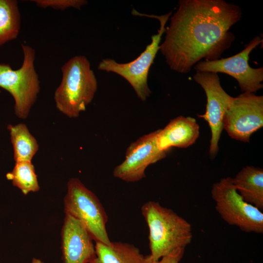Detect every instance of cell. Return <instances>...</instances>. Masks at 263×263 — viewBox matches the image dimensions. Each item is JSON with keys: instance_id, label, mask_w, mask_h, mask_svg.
I'll use <instances>...</instances> for the list:
<instances>
[{"instance_id": "cell-16", "label": "cell", "mask_w": 263, "mask_h": 263, "mask_svg": "<svg viewBox=\"0 0 263 263\" xmlns=\"http://www.w3.org/2000/svg\"><path fill=\"white\" fill-rule=\"evenodd\" d=\"M12 144L14 159L16 162L32 160L39 148L37 140L23 123L7 126Z\"/></svg>"}, {"instance_id": "cell-21", "label": "cell", "mask_w": 263, "mask_h": 263, "mask_svg": "<svg viewBox=\"0 0 263 263\" xmlns=\"http://www.w3.org/2000/svg\"><path fill=\"white\" fill-rule=\"evenodd\" d=\"M31 263H44L38 259L34 258L32 259Z\"/></svg>"}, {"instance_id": "cell-2", "label": "cell", "mask_w": 263, "mask_h": 263, "mask_svg": "<svg viewBox=\"0 0 263 263\" xmlns=\"http://www.w3.org/2000/svg\"><path fill=\"white\" fill-rule=\"evenodd\" d=\"M149 228L150 258L158 261L175 249L186 248L192 238L191 225L173 210L154 201L141 207Z\"/></svg>"}, {"instance_id": "cell-20", "label": "cell", "mask_w": 263, "mask_h": 263, "mask_svg": "<svg viewBox=\"0 0 263 263\" xmlns=\"http://www.w3.org/2000/svg\"><path fill=\"white\" fill-rule=\"evenodd\" d=\"M185 250V248L175 249L158 261L152 260L148 255L145 256V263H179L183 257Z\"/></svg>"}, {"instance_id": "cell-15", "label": "cell", "mask_w": 263, "mask_h": 263, "mask_svg": "<svg viewBox=\"0 0 263 263\" xmlns=\"http://www.w3.org/2000/svg\"><path fill=\"white\" fill-rule=\"evenodd\" d=\"M95 257L90 263H145V256L133 244L111 242L109 244L96 242Z\"/></svg>"}, {"instance_id": "cell-4", "label": "cell", "mask_w": 263, "mask_h": 263, "mask_svg": "<svg viewBox=\"0 0 263 263\" xmlns=\"http://www.w3.org/2000/svg\"><path fill=\"white\" fill-rule=\"evenodd\" d=\"M23 60L21 66L13 70L8 64L0 63V88L9 92L15 102L17 117L26 118L39 93L40 82L35 67L33 48L21 44Z\"/></svg>"}, {"instance_id": "cell-17", "label": "cell", "mask_w": 263, "mask_h": 263, "mask_svg": "<svg viewBox=\"0 0 263 263\" xmlns=\"http://www.w3.org/2000/svg\"><path fill=\"white\" fill-rule=\"evenodd\" d=\"M21 17L16 0H0V46L17 38Z\"/></svg>"}, {"instance_id": "cell-18", "label": "cell", "mask_w": 263, "mask_h": 263, "mask_svg": "<svg viewBox=\"0 0 263 263\" xmlns=\"http://www.w3.org/2000/svg\"><path fill=\"white\" fill-rule=\"evenodd\" d=\"M6 177L24 195L39 190L38 177L32 162H16L14 168Z\"/></svg>"}, {"instance_id": "cell-13", "label": "cell", "mask_w": 263, "mask_h": 263, "mask_svg": "<svg viewBox=\"0 0 263 263\" xmlns=\"http://www.w3.org/2000/svg\"><path fill=\"white\" fill-rule=\"evenodd\" d=\"M199 136V126L190 117L179 116L162 129L156 136L159 149L167 152L171 148H187L194 144Z\"/></svg>"}, {"instance_id": "cell-1", "label": "cell", "mask_w": 263, "mask_h": 263, "mask_svg": "<svg viewBox=\"0 0 263 263\" xmlns=\"http://www.w3.org/2000/svg\"><path fill=\"white\" fill-rule=\"evenodd\" d=\"M242 15L239 6L224 0H180L159 50L171 70L188 73L230 46L235 37L228 31Z\"/></svg>"}, {"instance_id": "cell-12", "label": "cell", "mask_w": 263, "mask_h": 263, "mask_svg": "<svg viewBox=\"0 0 263 263\" xmlns=\"http://www.w3.org/2000/svg\"><path fill=\"white\" fill-rule=\"evenodd\" d=\"M93 240L79 220L65 214L61 232L62 263H90L95 257Z\"/></svg>"}, {"instance_id": "cell-3", "label": "cell", "mask_w": 263, "mask_h": 263, "mask_svg": "<svg viewBox=\"0 0 263 263\" xmlns=\"http://www.w3.org/2000/svg\"><path fill=\"white\" fill-rule=\"evenodd\" d=\"M61 81L54 93L56 108L70 118L84 112L93 100L97 81L85 56L72 57L61 67Z\"/></svg>"}, {"instance_id": "cell-11", "label": "cell", "mask_w": 263, "mask_h": 263, "mask_svg": "<svg viewBox=\"0 0 263 263\" xmlns=\"http://www.w3.org/2000/svg\"><path fill=\"white\" fill-rule=\"evenodd\" d=\"M158 130L144 135L128 147L125 159L116 166L114 177L127 182H136L145 177L146 169L164 158L167 152L161 150L157 144Z\"/></svg>"}, {"instance_id": "cell-19", "label": "cell", "mask_w": 263, "mask_h": 263, "mask_svg": "<svg viewBox=\"0 0 263 263\" xmlns=\"http://www.w3.org/2000/svg\"><path fill=\"white\" fill-rule=\"evenodd\" d=\"M31 1L41 8L51 7L62 10L70 7L79 10L88 3V1L85 0H32Z\"/></svg>"}, {"instance_id": "cell-6", "label": "cell", "mask_w": 263, "mask_h": 263, "mask_svg": "<svg viewBox=\"0 0 263 263\" xmlns=\"http://www.w3.org/2000/svg\"><path fill=\"white\" fill-rule=\"evenodd\" d=\"M65 214L79 220L86 227L94 241L109 244L106 229L108 217L95 194L77 178L70 179L64 198Z\"/></svg>"}, {"instance_id": "cell-7", "label": "cell", "mask_w": 263, "mask_h": 263, "mask_svg": "<svg viewBox=\"0 0 263 263\" xmlns=\"http://www.w3.org/2000/svg\"><path fill=\"white\" fill-rule=\"evenodd\" d=\"M211 193L216 211L227 224L244 232L263 233V213L243 199L232 178H222L215 183Z\"/></svg>"}, {"instance_id": "cell-8", "label": "cell", "mask_w": 263, "mask_h": 263, "mask_svg": "<svg viewBox=\"0 0 263 263\" xmlns=\"http://www.w3.org/2000/svg\"><path fill=\"white\" fill-rule=\"evenodd\" d=\"M259 36L254 38L239 53L213 60L201 61L194 68L196 72L224 73L234 78L243 93H254L263 87V67L253 68L248 63L251 51L262 42Z\"/></svg>"}, {"instance_id": "cell-9", "label": "cell", "mask_w": 263, "mask_h": 263, "mask_svg": "<svg viewBox=\"0 0 263 263\" xmlns=\"http://www.w3.org/2000/svg\"><path fill=\"white\" fill-rule=\"evenodd\" d=\"M263 126V96L243 93L234 97L223 118V129L232 138L249 142Z\"/></svg>"}, {"instance_id": "cell-14", "label": "cell", "mask_w": 263, "mask_h": 263, "mask_svg": "<svg viewBox=\"0 0 263 263\" xmlns=\"http://www.w3.org/2000/svg\"><path fill=\"white\" fill-rule=\"evenodd\" d=\"M232 183L238 193L247 203L263 209V170L246 166L234 178Z\"/></svg>"}, {"instance_id": "cell-5", "label": "cell", "mask_w": 263, "mask_h": 263, "mask_svg": "<svg viewBox=\"0 0 263 263\" xmlns=\"http://www.w3.org/2000/svg\"><path fill=\"white\" fill-rule=\"evenodd\" d=\"M135 16H146L155 18L160 22L157 34L151 36V42L134 60L128 63H121L113 59H103L98 64L97 69L106 72L115 73L126 80L133 89L137 97L142 101L147 100L151 94L148 84L150 69L160 49L162 36L166 31L165 25L172 14V12L163 15H147L132 11Z\"/></svg>"}, {"instance_id": "cell-10", "label": "cell", "mask_w": 263, "mask_h": 263, "mask_svg": "<svg viewBox=\"0 0 263 263\" xmlns=\"http://www.w3.org/2000/svg\"><path fill=\"white\" fill-rule=\"evenodd\" d=\"M194 80L205 91L207 102L206 112L199 115L208 124L211 131L209 154L214 159L219 150L218 143L223 130L224 115L233 100L221 85L217 73L196 72Z\"/></svg>"}]
</instances>
